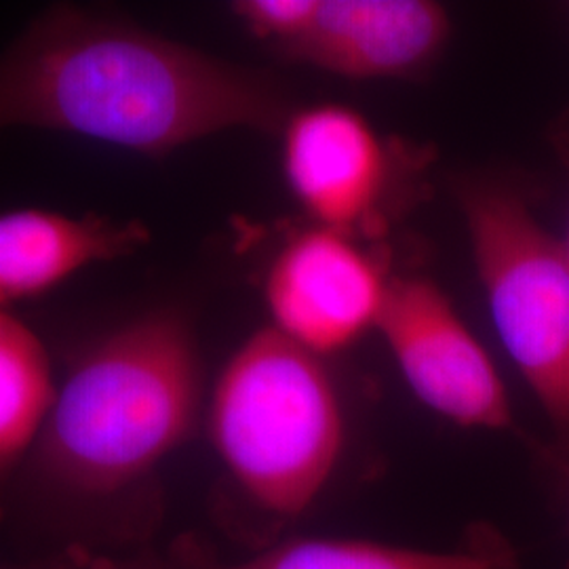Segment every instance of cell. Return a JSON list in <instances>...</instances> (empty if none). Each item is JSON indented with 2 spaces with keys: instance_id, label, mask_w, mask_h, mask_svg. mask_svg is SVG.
<instances>
[{
  "instance_id": "1",
  "label": "cell",
  "mask_w": 569,
  "mask_h": 569,
  "mask_svg": "<svg viewBox=\"0 0 569 569\" xmlns=\"http://www.w3.org/2000/svg\"><path fill=\"white\" fill-rule=\"evenodd\" d=\"M287 117L262 74L70 7L42 16L0 56V131L53 129L164 157Z\"/></svg>"
},
{
  "instance_id": "2",
  "label": "cell",
  "mask_w": 569,
  "mask_h": 569,
  "mask_svg": "<svg viewBox=\"0 0 569 569\" xmlns=\"http://www.w3.org/2000/svg\"><path fill=\"white\" fill-rule=\"evenodd\" d=\"M201 403L203 367L192 329L178 312H146L82 350L58 390L32 465L68 496H114L182 446Z\"/></svg>"
},
{
  "instance_id": "3",
  "label": "cell",
  "mask_w": 569,
  "mask_h": 569,
  "mask_svg": "<svg viewBox=\"0 0 569 569\" xmlns=\"http://www.w3.org/2000/svg\"><path fill=\"white\" fill-rule=\"evenodd\" d=\"M209 432L244 496L291 519L317 502L338 468L345 409L321 357L266 327L222 369Z\"/></svg>"
},
{
  "instance_id": "4",
  "label": "cell",
  "mask_w": 569,
  "mask_h": 569,
  "mask_svg": "<svg viewBox=\"0 0 569 569\" xmlns=\"http://www.w3.org/2000/svg\"><path fill=\"white\" fill-rule=\"evenodd\" d=\"M465 216L496 333L557 435L550 462H569L568 249L498 186L467 192Z\"/></svg>"
},
{
  "instance_id": "5",
  "label": "cell",
  "mask_w": 569,
  "mask_h": 569,
  "mask_svg": "<svg viewBox=\"0 0 569 569\" xmlns=\"http://www.w3.org/2000/svg\"><path fill=\"white\" fill-rule=\"evenodd\" d=\"M409 390L451 425L512 427L509 392L486 346L428 279H395L376 327Z\"/></svg>"
},
{
  "instance_id": "6",
  "label": "cell",
  "mask_w": 569,
  "mask_h": 569,
  "mask_svg": "<svg viewBox=\"0 0 569 569\" xmlns=\"http://www.w3.org/2000/svg\"><path fill=\"white\" fill-rule=\"evenodd\" d=\"M390 284L359 237L310 226L289 237L266 270L270 327L323 359L378 327Z\"/></svg>"
},
{
  "instance_id": "7",
  "label": "cell",
  "mask_w": 569,
  "mask_h": 569,
  "mask_svg": "<svg viewBox=\"0 0 569 569\" xmlns=\"http://www.w3.org/2000/svg\"><path fill=\"white\" fill-rule=\"evenodd\" d=\"M287 186L315 226L373 237L390 180L387 146L352 108L319 103L283 122Z\"/></svg>"
},
{
  "instance_id": "8",
  "label": "cell",
  "mask_w": 569,
  "mask_h": 569,
  "mask_svg": "<svg viewBox=\"0 0 569 569\" xmlns=\"http://www.w3.org/2000/svg\"><path fill=\"white\" fill-rule=\"evenodd\" d=\"M448 37V13L430 0H321L284 56L346 79H395L420 72Z\"/></svg>"
},
{
  "instance_id": "9",
  "label": "cell",
  "mask_w": 569,
  "mask_h": 569,
  "mask_svg": "<svg viewBox=\"0 0 569 569\" xmlns=\"http://www.w3.org/2000/svg\"><path fill=\"white\" fill-rule=\"evenodd\" d=\"M148 239L133 220L42 209L0 213V308L39 298L87 266L131 256Z\"/></svg>"
},
{
  "instance_id": "10",
  "label": "cell",
  "mask_w": 569,
  "mask_h": 569,
  "mask_svg": "<svg viewBox=\"0 0 569 569\" xmlns=\"http://www.w3.org/2000/svg\"><path fill=\"white\" fill-rule=\"evenodd\" d=\"M178 569H521L509 540L491 529L477 531L467 547L422 550L350 538H296L241 563H220L183 542Z\"/></svg>"
},
{
  "instance_id": "11",
  "label": "cell",
  "mask_w": 569,
  "mask_h": 569,
  "mask_svg": "<svg viewBox=\"0 0 569 569\" xmlns=\"http://www.w3.org/2000/svg\"><path fill=\"white\" fill-rule=\"evenodd\" d=\"M56 397L51 361L39 336L0 308V502L37 446Z\"/></svg>"
},
{
  "instance_id": "12",
  "label": "cell",
  "mask_w": 569,
  "mask_h": 569,
  "mask_svg": "<svg viewBox=\"0 0 569 569\" xmlns=\"http://www.w3.org/2000/svg\"><path fill=\"white\" fill-rule=\"evenodd\" d=\"M319 4L321 0H241L234 4V13L256 39L272 42L287 53L305 39Z\"/></svg>"
},
{
  "instance_id": "13",
  "label": "cell",
  "mask_w": 569,
  "mask_h": 569,
  "mask_svg": "<svg viewBox=\"0 0 569 569\" xmlns=\"http://www.w3.org/2000/svg\"><path fill=\"white\" fill-rule=\"evenodd\" d=\"M72 569H142L138 566H124V563H117V561H108V559H84L79 557L74 561Z\"/></svg>"
},
{
  "instance_id": "14",
  "label": "cell",
  "mask_w": 569,
  "mask_h": 569,
  "mask_svg": "<svg viewBox=\"0 0 569 569\" xmlns=\"http://www.w3.org/2000/svg\"><path fill=\"white\" fill-rule=\"evenodd\" d=\"M561 479H563V493H566V517H568V529H569V462H552Z\"/></svg>"
},
{
  "instance_id": "15",
  "label": "cell",
  "mask_w": 569,
  "mask_h": 569,
  "mask_svg": "<svg viewBox=\"0 0 569 569\" xmlns=\"http://www.w3.org/2000/svg\"><path fill=\"white\" fill-rule=\"evenodd\" d=\"M563 244H566V249H568V253H569V226H568V237H566V241H563Z\"/></svg>"
},
{
  "instance_id": "16",
  "label": "cell",
  "mask_w": 569,
  "mask_h": 569,
  "mask_svg": "<svg viewBox=\"0 0 569 569\" xmlns=\"http://www.w3.org/2000/svg\"><path fill=\"white\" fill-rule=\"evenodd\" d=\"M0 569H11V568H0Z\"/></svg>"
}]
</instances>
